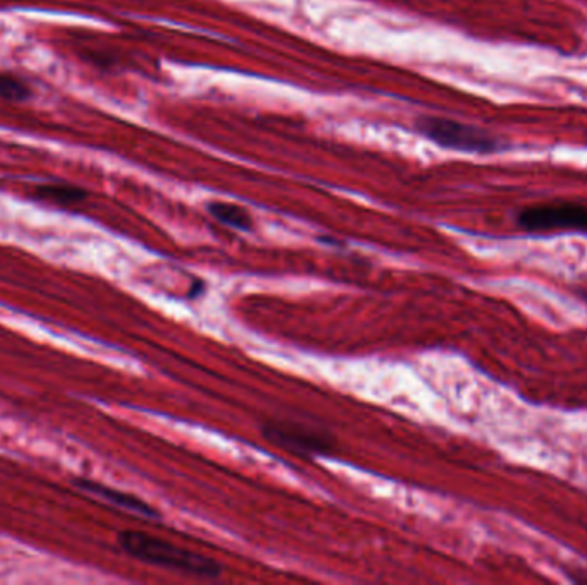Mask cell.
Returning a JSON list of instances; mask_svg holds the SVG:
<instances>
[{
    "label": "cell",
    "instance_id": "obj_7",
    "mask_svg": "<svg viewBox=\"0 0 587 585\" xmlns=\"http://www.w3.org/2000/svg\"><path fill=\"white\" fill-rule=\"evenodd\" d=\"M208 213L220 224L227 225L230 229L243 230V232L253 229V218L249 215L248 210H244L243 206L224 203V201H213L208 205Z\"/></svg>",
    "mask_w": 587,
    "mask_h": 585
},
{
    "label": "cell",
    "instance_id": "obj_8",
    "mask_svg": "<svg viewBox=\"0 0 587 585\" xmlns=\"http://www.w3.org/2000/svg\"><path fill=\"white\" fill-rule=\"evenodd\" d=\"M0 97L16 102L28 100L31 97V88L13 74L0 73Z\"/></svg>",
    "mask_w": 587,
    "mask_h": 585
},
{
    "label": "cell",
    "instance_id": "obj_5",
    "mask_svg": "<svg viewBox=\"0 0 587 585\" xmlns=\"http://www.w3.org/2000/svg\"><path fill=\"white\" fill-rule=\"evenodd\" d=\"M76 486L81 491L88 493V495L97 496L98 500L107 501L110 505L126 510V512L134 513V515H140L143 519H160V512H158L157 508H153L150 503H146L145 500H141V498L131 495V493H124L119 489L110 488V486L97 483V481H91V479H78Z\"/></svg>",
    "mask_w": 587,
    "mask_h": 585
},
{
    "label": "cell",
    "instance_id": "obj_9",
    "mask_svg": "<svg viewBox=\"0 0 587 585\" xmlns=\"http://www.w3.org/2000/svg\"><path fill=\"white\" fill-rule=\"evenodd\" d=\"M203 290H205V284H203V282H196V284L193 285V290L189 292V297H191V299H194V297L200 296Z\"/></svg>",
    "mask_w": 587,
    "mask_h": 585
},
{
    "label": "cell",
    "instance_id": "obj_3",
    "mask_svg": "<svg viewBox=\"0 0 587 585\" xmlns=\"http://www.w3.org/2000/svg\"><path fill=\"white\" fill-rule=\"evenodd\" d=\"M263 436L273 445L297 455H330L337 447V438L330 431L296 419H277L263 426Z\"/></svg>",
    "mask_w": 587,
    "mask_h": 585
},
{
    "label": "cell",
    "instance_id": "obj_1",
    "mask_svg": "<svg viewBox=\"0 0 587 585\" xmlns=\"http://www.w3.org/2000/svg\"><path fill=\"white\" fill-rule=\"evenodd\" d=\"M117 544L126 555L153 567L188 573L200 579H218L224 573V565L217 560L146 532L121 531L117 534Z\"/></svg>",
    "mask_w": 587,
    "mask_h": 585
},
{
    "label": "cell",
    "instance_id": "obj_4",
    "mask_svg": "<svg viewBox=\"0 0 587 585\" xmlns=\"http://www.w3.org/2000/svg\"><path fill=\"white\" fill-rule=\"evenodd\" d=\"M517 225L533 234L555 230H575L587 234V205L574 201H557L529 206L517 215Z\"/></svg>",
    "mask_w": 587,
    "mask_h": 585
},
{
    "label": "cell",
    "instance_id": "obj_6",
    "mask_svg": "<svg viewBox=\"0 0 587 585\" xmlns=\"http://www.w3.org/2000/svg\"><path fill=\"white\" fill-rule=\"evenodd\" d=\"M35 198L55 206L71 208L85 203L88 193L85 189L71 184H43L35 189Z\"/></svg>",
    "mask_w": 587,
    "mask_h": 585
},
{
    "label": "cell",
    "instance_id": "obj_2",
    "mask_svg": "<svg viewBox=\"0 0 587 585\" xmlns=\"http://www.w3.org/2000/svg\"><path fill=\"white\" fill-rule=\"evenodd\" d=\"M416 129L424 138L430 139L442 148L464 151V153H495L503 150L502 139L495 138L481 127L464 124V122L445 119V117H419Z\"/></svg>",
    "mask_w": 587,
    "mask_h": 585
}]
</instances>
